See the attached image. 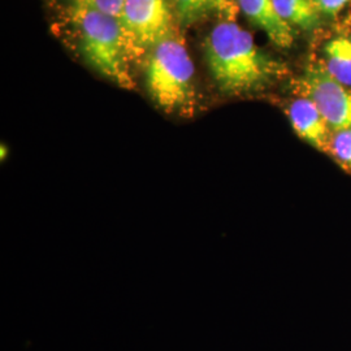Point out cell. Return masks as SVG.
Returning a JSON list of instances; mask_svg holds the SVG:
<instances>
[{"instance_id": "cell-4", "label": "cell", "mask_w": 351, "mask_h": 351, "mask_svg": "<svg viewBox=\"0 0 351 351\" xmlns=\"http://www.w3.org/2000/svg\"><path fill=\"white\" fill-rule=\"evenodd\" d=\"M172 0H125L119 23L129 53L150 52L173 33Z\"/></svg>"}, {"instance_id": "cell-7", "label": "cell", "mask_w": 351, "mask_h": 351, "mask_svg": "<svg viewBox=\"0 0 351 351\" xmlns=\"http://www.w3.org/2000/svg\"><path fill=\"white\" fill-rule=\"evenodd\" d=\"M239 11L278 47L287 49L293 45L294 29L278 16L274 0H239Z\"/></svg>"}, {"instance_id": "cell-13", "label": "cell", "mask_w": 351, "mask_h": 351, "mask_svg": "<svg viewBox=\"0 0 351 351\" xmlns=\"http://www.w3.org/2000/svg\"><path fill=\"white\" fill-rule=\"evenodd\" d=\"M239 12V0H213V13L226 21H234Z\"/></svg>"}, {"instance_id": "cell-1", "label": "cell", "mask_w": 351, "mask_h": 351, "mask_svg": "<svg viewBox=\"0 0 351 351\" xmlns=\"http://www.w3.org/2000/svg\"><path fill=\"white\" fill-rule=\"evenodd\" d=\"M206 60L224 94L262 91L287 73V66L264 52L234 21H221L206 40Z\"/></svg>"}, {"instance_id": "cell-8", "label": "cell", "mask_w": 351, "mask_h": 351, "mask_svg": "<svg viewBox=\"0 0 351 351\" xmlns=\"http://www.w3.org/2000/svg\"><path fill=\"white\" fill-rule=\"evenodd\" d=\"M278 16L294 27L303 32H313L320 24L322 12L314 0H274Z\"/></svg>"}, {"instance_id": "cell-3", "label": "cell", "mask_w": 351, "mask_h": 351, "mask_svg": "<svg viewBox=\"0 0 351 351\" xmlns=\"http://www.w3.org/2000/svg\"><path fill=\"white\" fill-rule=\"evenodd\" d=\"M146 86L152 101L167 113H188L195 101L194 65L184 40L165 38L147 53Z\"/></svg>"}, {"instance_id": "cell-9", "label": "cell", "mask_w": 351, "mask_h": 351, "mask_svg": "<svg viewBox=\"0 0 351 351\" xmlns=\"http://www.w3.org/2000/svg\"><path fill=\"white\" fill-rule=\"evenodd\" d=\"M326 72L339 84L351 88V39L339 37L332 39L324 50Z\"/></svg>"}, {"instance_id": "cell-10", "label": "cell", "mask_w": 351, "mask_h": 351, "mask_svg": "<svg viewBox=\"0 0 351 351\" xmlns=\"http://www.w3.org/2000/svg\"><path fill=\"white\" fill-rule=\"evenodd\" d=\"M176 20L181 25H191L213 13V0H172Z\"/></svg>"}, {"instance_id": "cell-11", "label": "cell", "mask_w": 351, "mask_h": 351, "mask_svg": "<svg viewBox=\"0 0 351 351\" xmlns=\"http://www.w3.org/2000/svg\"><path fill=\"white\" fill-rule=\"evenodd\" d=\"M326 154L333 158L341 168L351 172V129L332 132Z\"/></svg>"}, {"instance_id": "cell-12", "label": "cell", "mask_w": 351, "mask_h": 351, "mask_svg": "<svg viewBox=\"0 0 351 351\" xmlns=\"http://www.w3.org/2000/svg\"><path fill=\"white\" fill-rule=\"evenodd\" d=\"M125 0H72V4L88 7L98 12L112 16L119 20Z\"/></svg>"}, {"instance_id": "cell-5", "label": "cell", "mask_w": 351, "mask_h": 351, "mask_svg": "<svg viewBox=\"0 0 351 351\" xmlns=\"http://www.w3.org/2000/svg\"><path fill=\"white\" fill-rule=\"evenodd\" d=\"M295 91L314 101L332 132L351 129L350 88L329 75L324 64H310L295 81Z\"/></svg>"}, {"instance_id": "cell-6", "label": "cell", "mask_w": 351, "mask_h": 351, "mask_svg": "<svg viewBox=\"0 0 351 351\" xmlns=\"http://www.w3.org/2000/svg\"><path fill=\"white\" fill-rule=\"evenodd\" d=\"M287 114L291 128L300 138L316 150L326 154L332 130L314 101L304 97H298L290 101Z\"/></svg>"}, {"instance_id": "cell-14", "label": "cell", "mask_w": 351, "mask_h": 351, "mask_svg": "<svg viewBox=\"0 0 351 351\" xmlns=\"http://www.w3.org/2000/svg\"><path fill=\"white\" fill-rule=\"evenodd\" d=\"M319 11L324 14L339 13L351 0H314Z\"/></svg>"}, {"instance_id": "cell-2", "label": "cell", "mask_w": 351, "mask_h": 351, "mask_svg": "<svg viewBox=\"0 0 351 351\" xmlns=\"http://www.w3.org/2000/svg\"><path fill=\"white\" fill-rule=\"evenodd\" d=\"M71 17L85 60L117 86L134 88L128 65L130 53L119 20L77 4L71 7Z\"/></svg>"}]
</instances>
